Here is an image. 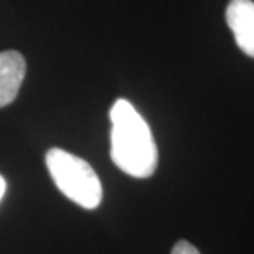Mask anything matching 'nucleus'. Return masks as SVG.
Listing matches in <instances>:
<instances>
[{"mask_svg":"<svg viewBox=\"0 0 254 254\" xmlns=\"http://www.w3.org/2000/svg\"><path fill=\"white\" fill-rule=\"evenodd\" d=\"M47 168L57 188L85 209H95L102 200V184L89 164L61 148H51L46 155Z\"/></svg>","mask_w":254,"mask_h":254,"instance_id":"2","label":"nucleus"},{"mask_svg":"<svg viewBox=\"0 0 254 254\" xmlns=\"http://www.w3.org/2000/svg\"><path fill=\"white\" fill-rule=\"evenodd\" d=\"M171 254H200L198 252V249L195 247V246H192L188 242H185V240H181V242H178L177 245L174 246L173 252Z\"/></svg>","mask_w":254,"mask_h":254,"instance_id":"5","label":"nucleus"},{"mask_svg":"<svg viewBox=\"0 0 254 254\" xmlns=\"http://www.w3.org/2000/svg\"><path fill=\"white\" fill-rule=\"evenodd\" d=\"M26 76V60L18 51L0 53V108L10 105L17 98Z\"/></svg>","mask_w":254,"mask_h":254,"instance_id":"4","label":"nucleus"},{"mask_svg":"<svg viewBox=\"0 0 254 254\" xmlns=\"http://www.w3.org/2000/svg\"><path fill=\"white\" fill-rule=\"evenodd\" d=\"M4 192H6V181H4V178L0 175V200L3 198Z\"/></svg>","mask_w":254,"mask_h":254,"instance_id":"6","label":"nucleus"},{"mask_svg":"<svg viewBox=\"0 0 254 254\" xmlns=\"http://www.w3.org/2000/svg\"><path fill=\"white\" fill-rule=\"evenodd\" d=\"M109 116L112 161L130 177H151L157 168L158 151L147 122L126 99L116 100Z\"/></svg>","mask_w":254,"mask_h":254,"instance_id":"1","label":"nucleus"},{"mask_svg":"<svg viewBox=\"0 0 254 254\" xmlns=\"http://www.w3.org/2000/svg\"><path fill=\"white\" fill-rule=\"evenodd\" d=\"M226 21L237 47L254 58V1L232 0L226 9Z\"/></svg>","mask_w":254,"mask_h":254,"instance_id":"3","label":"nucleus"}]
</instances>
